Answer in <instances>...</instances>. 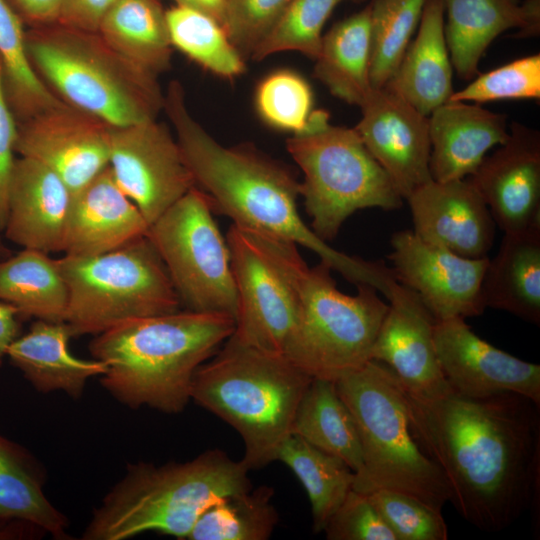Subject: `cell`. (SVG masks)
I'll return each mask as SVG.
<instances>
[{"label": "cell", "mask_w": 540, "mask_h": 540, "mask_svg": "<svg viewBox=\"0 0 540 540\" xmlns=\"http://www.w3.org/2000/svg\"><path fill=\"white\" fill-rule=\"evenodd\" d=\"M404 392L412 433L445 476L457 512L496 532L529 510L540 537V404L517 393L420 399Z\"/></svg>", "instance_id": "cell-1"}, {"label": "cell", "mask_w": 540, "mask_h": 540, "mask_svg": "<svg viewBox=\"0 0 540 540\" xmlns=\"http://www.w3.org/2000/svg\"><path fill=\"white\" fill-rule=\"evenodd\" d=\"M163 110L195 187L206 194L214 212L248 232L303 246L348 281L388 296L395 281L391 267L338 251L305 224L297 208L300 182L288 167L246 145L218 143L190 114L176 80L164 94Z\"/></svg>", "instance_id": "cell-2"}, {"label": "cell", "mask_w": 540, "mask_h": 540, "mask_svg": "<svg viewBox=\"0 0 540 540\" xmlns=\"http://www.w3.org/2000/svg\"><path fill=\"white\" fill-rule=\"evenodd\" d=\"M234 328L229 315L180 309L119 324L96 335L89 349L106 364L100 382L117 401L176 414L191 400L196 370Z\"/></svg>", "instance_id": "cell-3"}, {"label": "cell", "mask_w": 540, "mask_h": 540, "mask_svg": "<svg viewBox=\"0 0 540 540\" xmlns=\"http://www.w3.org/2000/svg\"><path fill=\"white\" fill-rule=\"evenodd\" d=\"M248 467L220 449L186 462L128 464L95 508L83 540H126L145 532L186 539L217 500L249 490Z\"/></svg>", "instance_id": "cell-4"}, {"label": "cell", "mask_w": 540, "mask_h": 540, "mask_svg": "<svg viewBox=\"0 0 540 540\" xmlns=\"http://www.w3.org/2000/svg\"><path fill=\"white\" fill-rule=\"evenodd\" d=\"M312 379L283 354L228 338L196 370L191 400L232 426L244 443L242 462L260 469L276 461Z\"/></svg>", "instance_id": "cell-5"}, {"label": "cell", "mask_w": 540, "mask_h": 540, "mask_svg": "<svg viewBox=\"0 0 540 540\" xmlns=\"http://www.w3.org/2000/svg\"><path fill=\"white\" fill-rule=\"evenodd\" d=\"M26 46L35 72L61 101L110 126L154 120L163 110L158 77L124 59L97 32L31 27Z\"/></svg>", "instance_id": "cell-6"}, {"label": "cell", "mask_w": 540, "mask_h": 540, "mask_svg": "<svg viewBox=\"0 0 540 540\" xmlns=\"http://www.w3.org/2000/svg\"><path fill=\"white\" fill-rule=\"evenodd\" d=\"M335 387L355 420L362 448L363 468L352 489L396 490L441 512L451 498L449 485L412 433L405 392L394 373L371 359Z\"/></svg>", "instance_id": "cell-7"}, {"label": "cell", "mask_w": 540, "mask_h": 540, "mask_svg": "<svg viewBox=\"0 0 540 540\" xmlns=\"http://www.w3.org/2000/svg\"><path fill=\"white\" fill-rule=\"evenodd\" d=\"M287 261L299 313L283 355L310 377L336 382L370 360L388 304L368 284H357L355 295L342 293L332 268L321 260L309 268L296 244H288Z\"/></svg>", "instance_id": "cell-8"}, {"label": "cell", "mask_w": 540, "mask_h": 540, "mask_svg": "<svg viewBox=\"0 0 540 540\" xmlns=\"http://www.w3.org/2000/svg\"><path fill=\"white\" fill-rule=\"evenodd\" d=\"M286 147L304 175L300 196L311 229L325 242L357 210H394L403 204L356 130L332 125L324 110H313L305 129L288 138Z\"/></svg>", "instance_id": "cell-9"}, {"label": "cell", "mask_w": 540, "mask_h": 540, "mask_svg": "<svg viewBox=\"0 0 540 540\" xmlns=\"http://www.w3.org/2000/svg\"><path fill=\"white\" fill-rule=\"evenodd\" d=\"M68 291L65 322L73 336L98 335L126 321L181 309L148 235L112 251L58 259Z\"/></svg>", "instance_id": "cell-10"}, {"label": "cell", "mask_w": 540, "mask_h": 540, "mask_svg": "<svg viewBox=\"0 0 540 540\" xmlns=\"http://www.w3.org/2000/svg\"><path fill=\"white\" fill-rule=\"evenodd\" d=\"M213 213L206 194L193 187L149 225L147 235L181 307L235 320L238 298L229 248Z\"/></svg>", "instance_id": "cell-11"}, {"label": "cell", "mask_w": 540, "mask_h": 540, "mask_svg": "<svg viewBox=\"0 0 540 540\" xmlns=\"http://www.w3.org/2000/svg\"><path fill=\"white\" fill-rule=\"evenodd\" d=\"M238 308L233 341L283 354L297 323L298 294L288 261L290 242L248 232L232 224L227 232Z\"/></svg>", "instance_id": "cell-12"}, {"label": "cell", "mask_w": 540, "mask_h": 540, "mask_svg": "<svg viewBox=\"0 0 540 540\" xmlns=\"http://www.w3.org/2000/svg\"><path fill=\"white\" fill-rule=\"evenodd\" d=\"M109 167L149 225L195 187L176 138L157 119L109 125Z\"/></svg>", "instance_id": "cell-13"}, {"label": "cell", "mask_w": 540, "mask_h": 540, "mask_svg": "<svg viewBox=\"0 0 540 540\" xmlns=\"http://www.w3.org/2000/svg\"><path fill=\"white\" fill-rule=\"evenodd\" d=\"M391 246L396 281L413 290L436 321L483 313L481 286L488 257H463L407 230L394 233Z\"/></svg>", "instance_id": "cell-14"}, {"label": "cell", "mask_w": 540, "mask_h": 540, "mask_svg": "<svg viewBox=\"0 0 540 540\" xmlns=\"http://www.w3.org/2000/svg\"><path fill=\"white\" fill-rule=\"evenodd\" d=\"M15 152L50 168L74 193L109 166V125L62 101L17 122Z\"/></svg>", "instance_id": "cell-15"}, {"label": "cell", "mask_w": 540, "mask_h": 540, "mask_svg": "<svg viewBox=\"0 0 540 540\" xmlns=\"http://www.w3.org/2000/svg\"><path fill=\"white\" fill-rule=\"evenodd\" d=\"M433 342L441 371L454 393L469 398L517 393L540 404V366L481 339L464 318L436 321Z\"/></svg>", "instance_id": "cell-16"}, {"label": "cell", "mask_w": 540, "mask_h": 540, "mask_svg": "<svg viewBox=\"0 0 540 540\" xmlns=\"http://www.w3.org/2000/svg\"><path fill=\"white\" fill-rule=\"evenodd\" d=\"M370 360L386 365L403 389L416 398L432 399L451 392L437 360L433 329L436 319L410 288L393 282Z\"/></svg>", "instance_id": "cell-17"}, {"label": "cell", "mask_w": 540, "mask_h": 540, "mask_svg": "<svg viewBox=\"0 0 540 540\" xmlns=\"http://www.w3.org/2000/svg\"><path fill=\"white\" fill-rule=\"evenodd\" d=\"M360 108L354 129L406 199L432 180L428 116L386 87L373 89Z\"/></svg>", "instance_id": "cell-18"}, {"label": "cell", "mask_w": 540, "mask_h": 540, "mask_svg": "<svg viewBox=\"0 0 540 540\" xmlns=\"http://www.w3.org/2000/svg\"><path fill=\"white\" fill-rule=\"evenodd\" d=\"M504 232L540 226V136L514 123L508 139L467 177Z\"/></svg>", "instance_id": "cell-19"}, {"label": "cell", "mask_w": 540, "mask_h": 540, "mask_svg": "<svg viewBox=\"0 0 540 540\" xmlns=\"http://www.w3.org/2000/svg\"><path fill=\"white\" fill-rule=\"evenodd\" d=\"M413 232L423 241L467 258H484L495 236V222L468 178L416 188L407 198Z\"/></svg>", "instance_id": "cell-20"}, {"label": "cell", "mask_w": 540, "mask_h": 540, "mask_svg": "<svg viewBox=\"0 0 540 540\" xmlns=\"http://www.w3.org/2000/svg\"><path fill=\"white\" fill-rule=\"evenodd\" d=\"M72 192L50 168L16 157L3 237L22 248L61 252Z\"/></svg>", "instance_id": "cell-21"}, {"label": "cell", "mask_w": 540, "mask_h": 540, "mask_svg": "<svg viewBox=\"0 0 540 540\" xmlns=\"http://www.w3.org/2000/svg\"><path fill=\"white\" fill-rule=\"evenodd\" d=\"M148 229L108 166L72 193L61 252L77 257L103 254L147 235Z\"/></svg>", "instance_id": "cell-22"}, {"label": "cell", "mask_w": 540, "mask_h": 540, "mask_svg": "<svg viewBox=\"0 0 540 540\" xmlns=\"http://www.w3.org/2000/svg\"><path fill=\"white\" fill-rule=\"evenodd\" d=\"M428 119L429 169L437 182L469 177L488 150L503 144L509 136L506 116L479 104L447 101Z\"/></svg>", "instance_id": "cell-23"}, {"label": "cell", "mask_w": 540, "mask_h": 540, "mask_svg": "<svg viewBox=\"0 0 540 540\" xmlns=\"http://www.w3.org/2000/svg\"><path fill=\"white\" fill-rule=\"evenodd\" d=\"M444 31L451 63L458 76L479 74V62L501 33L518 29V37L537 36L540 0H443Z\"/></svg>", "instance_id": "cell-24"}, {"label": "cell", "mask_w": 540, "mask_h": 540, "mask_svg": "<svg viewBox=\"0 0 540 540\" xmlns=\"http://www.w3.org/2000/svg\"><path fill=\"white\" fill-rule=\"evenodd\" d=\"M44 480L36 458L0 434V540L66 536L67 518L46 497Z\"/></svg>", "instance_id": "cell-25"}, {"label": "cell", "mask_w": 540, "mask_h": 540, "mask_svg": "<svg viewBox=\"0 0 540 540\" xmlns=\"http://www.w3.org/2000/svg\"><path fill=\"white\" fill-rule=\"evenodd\" d=\"M73 337L65 321L36 319L29 331L10 345L7 358L41 393L62 391L79 399L88 380L103 375V361L75 357L69 350Z\"/></svg>", "instance_id": "cell-26"}, {"label": "cell", "mask_w": 540, "mask_h": 540, "mask_svg": "<svg viewBox=\"0 0 540 540\" xmlns=\"http://www.w3.org/2000/svg\"><path fill=\"white\" fill-rule=\"evenodd\" d=\"M444 21L443 0H428L416 38L385 86L425 116L446 103L454 93Z\"/></svg>", "instance_id": "cell-27"}, {"label": "cell", "mask_w": 540, "mask_h": 540, "mask_svg": "<svg viewBox=\"0 0 540 540\" xmlns=\"http://www.w3.org/2000/svg\"><path fill=\"white\" fill-rule=\"evenodd\" d=\"M485 307L540 324V226L504 233L481 286Z\"/></svg>", "instance_id": "cell-28"}, {"label": "cell", "mask_w": 540, "mask_h": 540, "mask_svg": "<svg viewBox=\"0 0 540 540\" xmlns=\"http://www.w3.org/2000/svg\"><path fill=\"white\" fill-rule=\"evenodd\" d=\"M314 76L338 99L361 106L370 81V6L336 23L322 36Z\"/></svg>", "instance_id": "cell-29"}, {"label": "cell", "mask_w": 540, "mask_h": 540, "mask_svg": "<svg viewBox=\"0 0 540 540\" xmlns=\"http://www.w3.org/2000/svg\"><path fill=\"white\" fill-rule=\"evenodd\" d=\"M158 0H115L98 34L120 56L158 77L171 67L166 14Z\"/></svg>", "instance_id": "cell-30"}, {"label": "cell", "mask_w": 540, "mask_h": 540, "mask_svg": "<svg viewBox=\"0 0 540 540\" xmlns=\"http://www.w3.org/2000/svg\"><path fill=\"white\" fill-rule=\"evenodd\" d=\"M0 301L21 318L65 321L68 291L58 259L30 248L0 259Z\"/></svg>", "instance_id": "cell-31"}, {"label": "cell", "mask_w": 540, "mask_h": 540, "mask_svg": "<svg viewBox=\"0 0 540 540\" xmlns=\"http://www.w3.org/2000/svg\"><path fill=\"white\" fill-rule=\"evenodd\" d=\"M291 434L342 459L355 475L362 471V448L355 420L335 382L312 379L297 407Z\"/></svg>", "instance_id": "cell-32"}, {"label": "cell", "mask_w": 540, "mask_h": 540, "mask_svg": "<svg viewBox=\"0 0 540 540\" xmlns=\"http://www.w3.org/2000/svg\"><path fill=\"white\" fill-rule=\"evenodd\" d=\"M276 461L289 467L303 485L311 504L313 530L323 532L353 488L355 473L342 459L294 434L282 442Z\"/></svg>", "instance_id": "cell-33"}, {"label": "cell", "mask_w": 540, "mask_h": 540, "mask_svg": "<svg viewBox=\"0 0 540 540\" xmlns=\"http://www.w3.org/2000/svg\"><path fill=\"white\" fill-rule=\"evenodd\" d=\"M23 23L9 1L0 0L3 87L17 122L62 102L41 80L30 62Z\"/></svg>", "instance_id": "cell-34"}, {"label": "cell", "mask_w": 540, "mask_h": 540, "mask_svg": "<svg viewBox=\"0 0 540 540\" xmlns=\"http://www.w3.org/2000/svg\"><path fill=\"white\" fill-rule=\"evenodd\" d=\"M269 486L250 488L223 497L197 519L187 540H266L278 521Z\"/></svg>", "instance_id": "cell-35"}, {"label": "cell", "mask_w": 540, "mask_h": 540, "mask_svg": "<svg viewBox=\"0 0 540 540\" xmlns=\"http://www.w3.org/2000/svg\"><path fill=\"white\" fill-rule=\"evenodd\" d=\"M165 14L173 48L221 78L233 79L245 72V58L219 21L178 4L166 10Z\"/></svg>", "instance_id": "cell-36"}, {"label": "cell", "mask_w": 540, "mask_h": 540, "mask_svg": "<svg viewBox=\"0 0 540 540\" xmlns=\"http://www.w3.org/2000/svg\"><path fill=\"white\" fill-rule=\"evenodd\" d=\"M428 0H373L370 81L373 89L386 86L419 26Z\"/></svg>", "instance_id": "cell-37"}, {"label": "cell", "mask_w": 540, "mask_h": 540, "mask_svg": "<svg viewBox=\"0 0 540 540\" xmlns=\"http://www.w3.org/2000/svg\"><path fill=\"white\" fill-rule=\"evenodd\" d=\"M254 103L264 123L295 135L305 129L313 111V92L304 77L280 69L258 83Z\"/></svg>", "instance_id": "cell-38"}, {"label": "cell", "mask_w": 540, "mask_h": 540, "mask_svg": "<svg viewBox=\"0 0 540 540\" xmlns=\"http://www.w3.org/2000/svg\"><path fill=\"white\" fill-rule=\"evenodd\" d=\"M343 1L346 0H293L250 58L261 61L275 53L297 51L315 59L321 45L323 26Z\"/></svg>", "instance_id": "cell-39"}, {"label": "cell", "mask_w": 540, "mask_h": 540, "mask_svg": "<svg viewBox=\"0 0 540 540\" xmlns=\"http://www.w3.org/2000/svg\"><path fill=\"white\" fill-rule=\"evenodd\" d=\"M396 540H446L448 528L440 511L396 490L378 488L367 493Z\"/></svg>", "instance_id": "cell-40"}, {"label": "cell", "mask_w": 540, "mask_h": 540, "mask_svg": "<svg viewBox=\"0 0 540 540\" xmlns=\"http://www.w3.org/2000/svg\"><path fill=\"white\" fill-rule=\"evenodd\" d=\"M539 98L540 54H534L479 74L465 88L454 91L448 101L479 104L504 99Z\"/></svg>", "instance_id": "cell-41"}, {"label": "cell", "mask_w": 540, "mask_h": 540, "mask_svg": "<svg viewBox=\"0 0 540 540\" xmlns=\"http://www.w3.org/2000/svg\"><path fill=\"white\" fill-rule=\"evenodd\" d=\"M293 0H228L223 27L246 58L271 33Z\"/></svg>", "instance_id": "cell-42"}, {"label": "cell", "mask_w": 540, "mask_h": 540, "mask_svg": "<svg viewBox=\"0 0 540 540\" xmlns=\"http://www.w3.org/2000/svg\"><path fill=\"white\" fill-rule=\"evenodd\" d=\"M328 540H396L365 493L351 489L329 518Z\"/></svg>", "instance_id": "cell-43"}, {"label": "cell", "mask_w": 540, "mask_h": 540, "mask_svg": "<svg viewBox=\"0 0 540 540\" xmlns=\"http://www.w3.org/2000/svg\"><path fill=\"white\" fill-rule=\"evenodd\" d=\"M17 120L7 101L0 62V233L7 217L8 187L15 162ZM3 235V234H2Z\"/></svg>", "instance_id": "cell-44"}, {"label": "cell", "mask_w": 540, "mask_h": 540, "mask_svg": "<svg viewBox=\"0 0 540 540\" xmlns=\"http://www.w3.org/2000/svg\"><path fill=\"white\" fill-rule=\"evenodd\" d=\"M115 0H61L58 22L62 26L86 32H98Z\"/></svg>", "instance_id": "cell-45"}, {"label": "cell", "mask_w": 540, "mask_h": 540, "mask_svg": "<svg viewBox=\"0 0 540 540\" xmlns=\"http://www.w3.org/2000/svg\"><path fill=\"white\" fill-rule=\"evenodd\" d=\"M23 22L40 27L58 22L61 0H8Z\"/></svg>", "instance_id": "cell-46"}, {"label": "cell", "mask_w": 540, "mask_h": 540, "mask_svg": "<svg viewBox=\"0 0 540 540\" xmlns=\"http://www.w3.org/2000/svg\"><path fill=\"white\" fill-rule=\"evenodd\" d=\"M20 315L17 310L0 301V367L12 342L19 336Z\"/></svg>", "instance_id": "cell-47"}, {"label": "cell", "mask_w": 540, "mask_h": 540, "mask_svg": "<svg viewBox=\"0 0 540 540\" xmlns=\"http://www.w3.org/2000/svg\"><path fill=\"white\" fill-rule=\"evenodd\" d=\"M176 4L206 13L223 24L228 0H174Z\"/></svg>", "instance_id": "cell-48"}, {"label": "cell", "mask_w": 540, "mask_h": 540, "mask_svg": "<svg viewBox=\"0 0 540 540\" xmlns=\"http://www.w3.org/2000/svg\"><path fill=\"white\" fill-rule=\"evenodd\" d=\"M12 254L11 249L6 245L5 238L0 233V259H4Z\"/></svg>", "instance_id": "cell-49"}]
</instances>
